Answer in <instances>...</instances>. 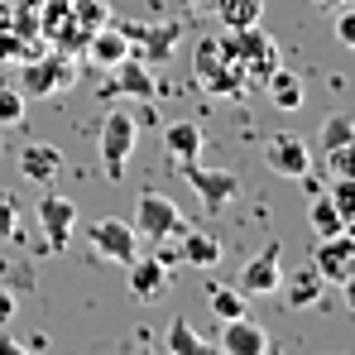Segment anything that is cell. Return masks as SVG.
Masks as SVG:
<instances>
[{
    "label": "cell",
    "instance_id": "3",
    "mask_svg": "<svg viewBox=\"0 0 355 355\" xmlns=\"http://www.w3.org/2000/svg\"><path fill=\"white\" fill-rule=\"evenodd\" d=\"M192 77H197L211 96H245V92H250L245 72L231 62V53L221 49V39H202V44H197V53H192Z\"/></svg>",
    "mask_w": 355,
    "mask_h": 355
},
{
    "label": "cell",
    "instance_id": "20",
    "mask_svg": "<svg viewBox=\"0 0 355 355\" xmlns=\"http://www.w3.org/2000/svg\"><path fill=\"white\" fill-rule=\"evenodd\" d=\"M164 149L173 154L178 164L202 159V125H197V120H168V125H164Z\"/></svg>",
    "mask_w": 355,
    "mask_h": 355
},
{
    "label": "cell",
    "instance_id": "21",
    "mask_svg": "<svg viewBox=\"0 0 355 355\" xmlns=\"http://www.w3.org/2000/svg\"><path fill=\"white\" fill-rule=\"evenodd\" d=\"M264 92H269V101H274L279 111H302V101H307L302 77H297V72H288V67H274V72L264 77Z\"/></svg>",
    "mask_w": 355,
    "mask_h": 355
},
{
    "label": "cell",
    "instance_id": "30",
    "mask_svg": "<svg viewBox=\"0 0 355 355\" xmlns=\"http://www.w3.org/2000/svg\"><path fill=\"white\" fill-rule=\"evenodd\" d=\"M327 168H331V178H355V135L346 144L327 149Z\"/></svg>",
    "mask_w": 355,
    "mask_h": 355
},
{
    "label": "cell",
    "instance_id": "29",
    "mask_svg": "<svg viewBox=\"0 0 355 355\" xmlns=\"http://www.w3.org/2000/svg\"><path fill=\"white\" fill-rule=\"evenodd\" d=\"M322 192H327V197L336 202V211H341L346 221L355 216V178H331V182H327Z\"/></svg>",
    "mask_w": 355,
    "mask_h": 355
},
{
    "label": "cell",
    "instance_id": "19",
    "mask_svg": "<svg viewBox=\"0 0 355 355\" xmlns=\"http://www.w3.org/2000/svg\"><path fill=\"white\" fill-rule=\"evenodd\" d=\"M87 58L96 62V67H116V62L130 58V39H125V29H92L87 34Z\"/></svg>",
    "mask_w": 355,
    "mask_h": 355
},
{
    "label": "cell",
    "instance_id": "37",
    "mask_svg": "<svg viewBox=\"0 0 355 355\" xmlns=\"http://www.w3.org/2000/svg\"><path fill=\"white\" fill-rule=\"evenodd\" d=\"M346 236H351V240H355V216H351V221H346Z\"/></svg>",
    "mask_w": 355,
    "mask_h": 355
},
{
    "label": "cell",
    "instance_id": "10",
    "mask_svg": "<svg viewBox=\"0 0 355 355\" xmlns=\"http://www.w3.org/2000/svg\"><path fill=\"white\" fill-rule=\"evenodd\" d=\"M106 72H111V82L101 87V96H135V101H154V96H159L154 72L135 58V53H130L125 62H116V67H106Z\"/></svg>",
    "mask_w": 355,
    "mask_h": 355
},
{
    "label": "cell",
    "instance_id": "11",
    "mask_svg": "<svg viewBox=\"0 0 355 355\" xmlns=\"http://www.w3.org/2000/svg\"><path fill=\"white\" fill-rule=\"evenodd\" d=\"M92 250H96L101 259H116V264H130V259L139 254V240H135V226H130V221H120V216H101V221L92 226Z\"/></svg>",
    "mask_w": 355,
    "mask_h": 355
},
{
    "label": "cell",
    "instance_id": "31",
    "mask_svg": "<svg viewBox=\"0 0 355 355\" xmlns=\"http://www.w3.org/2000/svg\"><path fill=\"white\" fill-rule=\"evenodd\" d=\"M331 34H336V44H341V49H351V53H355V10H351V5H341V10H336Z\"/></svg>",
    "mask_w": 355,
    "mask_h": 355
},
{
    "label": "cell",
    "instance_id": "4",
    "mask_svg": "<svg viewBox=\"0 0 355 355\" xmlns=\"http://www.w3.org/2000/svg\"><path fill=\"white\" fill-rule=\"evenodd\" d=\"M77 82V62L67 58V53H44L39 62H24L19 67V92L24 96H58Z\"/></svg>",
    "mask_w": 355,
    "mask_h": 355
},
{
    "label": "cell",
    "instance_id": "26",
    "mask_svg": "<svg viewBox=\"0 0 355 355\" xmlns=\"http://www.w3.org/2000/svg\"><path fill=\"white\" fill-rule=\"evenodd\" d=\"M24 106H29V96L19 87H0V130L24 125Z\"/></svg>",
    "mask_w": 355,
    "mask_h": 355
},
{
    "label": "cell",
    "instance_id": "25",
    "mask_svg": "<svg viewBox=\"0 0 355 355\" xmlns=\"http://www.w3.org/2000/svg\"><path fill=\"white\" fill-rule=\"evenodd\" d=\"M168 351H173V355H202V351H207V341L187 327V317H173V322H168Z\"/></svg>",
    "mask_w": 355,
    "mask_h": 355
},
{
    "label": "cell",
    "instance_id": "38",
    "mask_svg": "<svg viewBox=\"0 0 355 355\" xmlns=\"http://www.w3.org/2000/svg\"><path fill=\"white\" fill-rule=\"evenodd\" d=\"M187 5H211V0H187Z\"/></svg>",
    "mask_w": 355,
    "mask_h": 355
},
{
    "label": "cell",
    "instance_id": "17",
    "mask_svg": "<svg viewBox=\"0 0 355 355\" xmlns=\"http://www.w3.org/2000/svg\"><path fill=\"white\" fill-rule=\"evenodd\" d=\"M279 293H284V302H288L293 312H307V307H317V302L327 297V279L307 264V269H297V274H284V279H279Z\"/></svg>",
    "mask_w": 355,
    "mask_h": 355
},
{
    "label": "cell",
    "instance_id": "16",
    "mask_svg": "<svg viewBox=\"0 0 355 355\" xmlns=\"http://www.w3.org/2000/svg\"><path fill=\"white\" fill-rule=\"evenodd\" d=\"M15 164H19V178H24V182H39V187H44V182H53V178L62 173V164H67V159H62L58 144L34 139V144H24V149L15 154Z\"/></svg>",
    "mask_w": 355,
    "mask_h": 355
},
{
    "label": "cell",
    "instance_id": "5",
    "mask_svg": "<svg viewBox=\"0 0 355 355\" xmlns=\"http://www.w3.org/2000/svg\"><path fill=\"white\" fill-rule=\"evenodd\" d=\"M182 178H187V187L202 197L207 211H226V207L240 197V178L231 173V168H211V164L187 159V164H182Z\"/></svg>",
    "mask_w": 355,
    "mask_h": 355
},
{
    "label": "cell",
    "instance_id": "22",
    "mask_svg": "<svg viewBox=\"0 0 355 355\" xmlns=\"http://www.w3.org/2000/svg\"><path fill=\"white\" fill-rule=\"evenodd\" d=\"M307 226H312L317 236H341V231H346V216L336 211V202H331L327 192H312V202H307Z\"/></svg>",
    "mask_w": 355,
    "mask_h": 355
},
{
    "label": "cell",
    "instance_id": "24",
    "mask_svg": "<svg viewBox=\"0 0 355 355\" xmlns=\"http://www.w3.org/2000/svg\"><path fill=\"white\" fill-rule=\"evenodd\" d=\"M207 307H211V317H221V322L245 317V293H240V288H226V284H207Z\"/></svg>",
    "mask_w": 355,
    "mask_h": 355
},
{
    "label": "cell",
    "instance_id": "23",
    "mask_svg": "<svg viewBox=\"0 0 355 355\" xmlns=\"http://www.w3.org/2000/svg\"><path fill=\"white\" fill-rule=\"evenodd\" d=\"M211 10L226 29H250V24H259L264 0H211Z\"/></svg>",
    "mask_w": 355,
    "mask_h": 355
},
{
    "label": "cell",
    "instance_id": "9",
    "mask_svg": "<svg viewBox=\"0 0 355 355\" xmlns=\"http://www.w3.org/2000/svg\"><path fill=\"white\" fill-rule=\"evenodd\" d=\"M312 269H317L327 284H346L355 274V240L346 236V231H341V236H317Z\"/></svg>",
    "mask_w": 355,
    "mask_h": 355
},
{
    "label": "cell",
    "instance_id": "2",
    "mask_svg": "<svg viewBox=\"0 0 355 355\" xmlns=\"http://www.w3.org/2000/svg\"><path fill=\"white\" fill-rule=\"evenodd\" d=\"M135 144H139V120L130 106H111L106 120H101V139H96V149H101V168L111 182L125 178V164H130V154H135Z\"/></svg>",
    "mask_w": 355,
    "mask_h": 355
},
{
    "label": "cell",
    "instance_id": "12",
    "mask_svg": "<svg viewBox=\"0 0 355 355\" xmlns=\"http://www.w3.org/2000/svg\"><path fill=\"white\" fill-rule=\"evenodd\" d=\"M39 226H44L49 250H62L72 240V226H77V202L72 197H58V192H44L39 197Z\"/></svg>",
    "mask_w": 355,
    "mask_h": 355
},
{
    "label": "cell",
    "instance_id": "28",
    "mask_svg": "<svg viewBox=\"0 0 355 355\" xmlns=\"http://www.w3.org/2000/svg\"><path fill=\"white\" fill-rule=\"evenodd\" d=\"M351 135H355V120L351 116H327V120H322V135H317V139H322V154L336 149V144H346Z\"/></svg>",
    "mask_w": 355,
    "mask_h": 355
},
{
    "label": "cell",
    "instance_id": "18",
    "mask_svg": "<svg viewBox=\"0 0 355 355\" xmlns=\"http://www.w3.org/2000/svg\"><path fill=\"white\" fill-rule=\"evenodd\" d=\"M178 259H182V264H192V269H216V264H221V240L216 236H207V231H187V226H182V231H178Z\"/></svg>",
    "mask_w": 355,
    "mask_h": 355
},
{
    "label": "cell",
    "instance_id": "15",
    "mask_svg": "<svg viewBox=\"0 0 355 355\" xmlns=\"http://www.w3.org/2000/svg\"><path fill=\"white\" fill-rule=\"evenodd\" d=\"M226 355H264L274 346V336L259 327V322H250V312L245 317H231V322H221V341H216Z\"/></svg>",
    "mask_w": 355,
    "mask_h": 355
},
{
    "label": "cell",
    "instance_id": "33",
    "mask_svg": "<svg viewBox=\"0 0 355 355\" xmlns=\"http://www.w3.org/2000/svg\"><path fill=\"white\" fill-rule=\"evenodd\" d=\"M15 307H19V297H15L10 288H5V284H0V327H5V322L15 317Z\"/></svg>",
    "mask_w": 355,
    "mask_h": 355
},
{
    "label": "cell",
    "instance_id": "13",
    "mask_svg": "<svg viewBox=\"0 0 355 355\" xmlns=\"http://www.w3.org/2000/svg\"><path fill=\"white\" fill-rule=\"evenodd\" d=\"M264 164H269V173L297 182V178L312 168V149H307L297 135H274V139L264 144Z\"/></svg>",
    "mask_w": 355,
    "mask_h": 355
},
{
    "label": "cell",
    "instance_id": "8",
    "mask_svg": "<svg viewBox=\"0 0 355 355\" xmlns=\"http://www.w3.org/2000/svg\"><path fill=\"white\" fill-rule=\"evenodd\" d=\"M182 226H187L182 211H178L164 192H144V197H139V216H135V236L139 240H168V236H178Z\"/></svg>",
    "mask_w": 355,
    "mask_h": 355
},
{
    "label": "cell",
    "instance_id": "32",
    "mask_svg": "<svg viewBox=\"0 0 355 355\" xmlns=\"http://www.w3.org/2000/svg\"><path fill=\"white\" fill-rule=\"evenodd\" d=\"M19 231V216H15V197H5L0 192V240H15Z\"/></svg>",
    "mask_w": 355,
    "mask_h": 355
},
{
    "label": "cell",
    "instance_id": "6",
    "mask_svg": "<svg viewBox=\"0 0 355 355\" xmlns=\"http://www.w3.org/2000/svg\"><path fill=\"white\" fill-rule=\"evenodd\" d=\"M120 29H125V39H130V53H135V58H149V62L173 58L178 39H182V24H178V19H159V24L135 19V24H120Z\"/></svg>",
    "mask_w": 355,
    "mask_h": 355
},
{
    "label": "cell",
    "instance_id": "36",
    "mask_svg": "<svg viewBox=\"0 0 355 355\" xmlns=\"http://www.w3.org/2000/svg\"><path fill=\"white\" fill-rule=\"evenodd\" d=\"M322 10H341V5H355V0H317Z\"/></svg>",
    "mask_w": 355,
    "mask_h": 355
},
{
    "label": "cell",
    "instance_id": "14",
    "mask_svg": "<svg viewBox=\"0 0 355 355\" xmlns=\"http://www.w3.org/2000/svg\"><path fill=\"white\" fill-rule=\"evenodd\" d=\"M125 269H130V293L139 302H154L168 293V259L164 254H135Z\"/></svg>",
    "mask_w": 355,
    "mask_h": 355
},
{
    "label": "cell",
    "instance_id": "35",
    "mask_svg": "<svg viewBox=\"0 0 355 355\" xmlns=\"http://www.w3.org/2000/svg\"><path fill=\"white\" fill-rule=\"evenodd\" d=\"M336 288H341V297H346V307H351V312H355V274H351V279H346V284H336Z\"/></svg>",
    "mask_w": 355,
    "mask_h": 355
},
{
    "label": "cell",
    "instance_id": "27",
    "mask_svg": "<svg viewBox=\"0 0 355 355\" xmlns=\"http://www.w3.org/2000/svg\"><path fill=\"white\" fill-rule=\"evenodd\" d=\"M67 10H72V19H77V24H82L87 34H92V29H101V24L111 19V10H106V0H72Z\"/></svg>",
    "mask_w": 355,
    "mask_h": 355
},
{
    "label": "cell",
    "instance_id": "1",
    "mask_svg": "<svg viewBox=\"0 0 355 355\" xmlns=\"http://www.w3.org/2000/svg\"><path fill=\"white\" fill-rule=\"evenodd\" d=\"M221 49L231 53V62L245 72V82H250V87H264V77L279 67V44H274L259 24H250V29H226Z\"/></svg>",
    "mask_w": 355,
    "mask_h": 355
},
{
    "label": "cell",
    "instance_id": "7",
    "mask_svg": "<svg viewBox=\"0 0 355 355\" xmlns=\"http://www.w3.org/2000/svg\"><path fill=\"white\" fill-rule=\"evenodd\" d=\"M279 279H284V245H279V240H269L254 259H245L236 288L245 297H269V293H279Z\"/></svg>",
    "mask_w": 355,
    "mask_h": 355
},
{
    "label": "cell",
    "instance_id": "34",
    "mask_svg": "<svg viewBox=\"0 0 355 355\" xmlns=\"http://www.w3.org/2000/svg\"><path fill=\"white\" fill-rule=\"evenodd\" d=\"M19 351H24L19 336H0V355H19Z\"/></svg>",
    "mask_w": 355,
    "mask_h": 355
}]
</instances>
